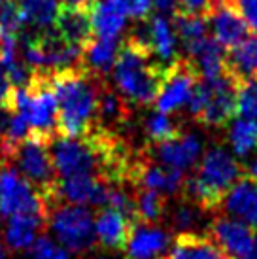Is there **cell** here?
I'll list each match as a JSON object with an SVG mask.
<instances>
[{"instance_id":"cell-27","label":"cell","mask_w":257,"mask_h":259,"mask_svg":"<svg viewBox=\"0 0 257 259\" xmlns=\"http://www.w3.org/2000/svg\"><path fill=\"white\" fill-rule=\"evenodd\" d=\"M23 17V29L48 30L55 27V17L59 12L57 0H19Z\"/></svg>"},{"instance_id":"cell-35","label":"cell","mask_w":257,"mask_h":259,"mask_svg":"<svg viewBox=\"0 0 257 259\" xmlns=\"http://www.w3.org/2000/svg\"><path fill=\"white\" fill-rule=\"evenodd\" d=\"M216 2H220V0H180L176 12H182V14H197L206 17V14L212 10V6H214Z\"/></svg>"},{"instance_id":"cell-29","label":"cell","mask_w":257,"mask_h":259,"mask_svg":"<svg viewBox=\"0 0 257 259\" xmlns=\"http://www.w3.org/2000/svg\"><path fill=\"white\" fill-rule=\"evenodd\" d=\"M229 144L236 155H248L253 148H257V121L240 117L229 129Z\"/></svg>"},{"instance_id":"cell-13","label":"cell","mask_w":257,"mask_h":259,"mask_svg":"<svg viewBox=\"0 0 257 259\" xmlns=\"http://www.w3.org/2000/svg\"><path fill=\"white\" fill-rule=\"evenodd\" d=\"M170 244L172 237L161 223H136L123 250V259H166Z\"/></svg>"},{"instance_id":"cell-8","label":"cell","mask_w":257,"mask_h":259,"mask_svg":"<svg viewBox=\"0 0 257 259\" xmlns=\"http://www.w3.org/2000/svg\"><path fill=\"white\" fill-rule=\"evenodd\" d=\"M50 206L44 195L6 157L0 161V222L15 214H44Z\"/></svg>"},{"instance_id":"cell-11","label":"cell","mask_w":257,"mask_h":259,"mask_svg":"<svg viewBox=\"0 0 257 259\" xmlns=\"http://www.w3.org/2000/svg\"><path fill=\"white\" fill-rule=\"evenodd\" d=\"M108 184L104 178L95 174H76L57 178L53 187V202H68L79 206H104L108 197Z\"/></svg>"},{"instance_id":"cell-14","label":"cell","mask_w":257,"mask_h":259,"mask_svg":"<svg viewBox=\"0 0 257 259\" xmlns=\"http://www.w3.org/2000/svg\"><path fill=\"white\" fill-rule=\"evenodd\" d=\"M136 222L112 206H99L95 212L97 246L108 252H123Z\"/></svg>"},{"instance_id":"cell-41","label":"cell","mask_w":257,"mask_h":259,"mask_svg":"<svg viewBox=\"0 0 257 259\" xmlns=\"http://www.w3.org/2000/svg\"><path fill=\"white\" fill-rule=\"evenodd\" d=\"M246 223H248V225H251L253 229H257V204H255V208L251 210L250 214L246 216Z\"/></svg>"},{"instance_id":"cell-22","label":"cell","mask_w":257,"mask_h":259,"mask_svg":"<svg viewBox=\"0 0 257 259\" xmlns=\"http://www.w3.org/2000/svg\"><path fill=\"white\" fill-rule=\"evenodd\" d=\"M119 51L117 38L110 36H95L83 46V66L99 76H106L115 65Z\"/></svg>"},{"instance_id":"cell-42","label":"cell","mask_w":257,"mask_h":259,"mask_svg":"<svg viewBox=\"0 0 257 259\" xmlns=\"http://www.w3.org/2000/svg\"><path fill=\"white\" fill-rule=\"evenodd\" d=\"M0 259H12V253H10V250L6 248L2 237H0Z\"/></svg>"},{"instance_id":"cell-30","label":"cell","mask_w":257,"mask_h":259,"mask_svg":"<svg viewBox=\"0 0 257 259\" xmlns=\"http://www.w3.org/2000/svg\"><path fill=\"white\" fill-rule=\"evenodd\" d=\"M25 259H74V257H72V252H68L66 248L55 244V240L48 233H42L34 240V244L25 252Z\"/></svg>"},{"instance_id":"cell-25","label":"cell","mask_w":257,"mask_h":259,"mask_svg":"<svg viewBox=\"0 0 257 259\" xmlns=\"http://www.w3.org/2000/svg\"><path fill=\"white\" fill-rule=\"evenodd\" d=\"M133 201H135V214L138 223H161L166 208H168V197L159 193L155 189L135 186L131 187Z\"/></svg>"},{"instance_id":"cell-15","label":"cell","mask_w":257,"mask_h":259,"mask_svg":"<svg viewBox=\"0 0 257 259\" xmlns=\"http://www.w3.org/2000/svg\"><path fill=\"white\" fill-rule=\"evenodd\" d=\"M42 233H50L44 214H15L0 222V237L10 253H25Z\"/></svg>"},{"instance_id":"cell-44","label":"cell","mask_w":257,"mask_h":259,"mask_svg":"<svg viewBox=\"0 0 257 259\" xmlns=\"http://www.w3.org/2000/svg\"><path fill=\"white\" fill-rule=\"evenodd\" d=\"M0 161H2V153H0Z\"/></svg>"},{"instance_id":"cell-3","label":"cell","mask_w":257,"mask_h":259,"mask_svg":"<svg viewBox=\"0 0 257 259\" xmlns=\"http://www.w3.org/2000/svg\"><path fill=\"white\" fill-rule=\"evenodd\" d=\"M246 174L242 166L227 150L214 146L197 161V168L186 178L178 199L195 204L204 214H220L231 187Z\"/></svg>"},{"instance_id":"cell-9","label":"cell","mask_w":257,"mask_h":259,"mask_svg":"<svg viewBox=\"0 0 257 259\" xmlns=\"http://www.w3.org/2000/svg\"><path fill=\"white\" fill-rule=\"evenodd\" d=\"M199 78V72L195 70L191 61L187 57H178L166 66L161 91L153 102L155 110L163 114H172L182 106H187Z\"/></svg>"},{"instance_id":"cell-37","label":"cell","mask_w":257,"mask_h":259,"mask_svg":"<svg viewBox=\"0 0 257 259\" xmlns=\"http://www.w3.org/2000/svg\"><path fill=\"white\" fill-rule=\"evenodd\" d=\"M12 83H10V78H8V72L2 61H0V108L6 106L8 99H10V93H12Z\"/></svg>"},{"instance_id":"cell-34","label":"cell","mask_w":257,"mask_h":259,"mask_svg":"<svg viewBox=\"0 0 257 259\" xmlns=\"http://www.w3.org/2000/svg\"><path fill=\"white\" fill-rule=\"evenodd\" d=\"M225 2L235 8L246 19L248 27H251V30L257 32V0H225Z\"/></svg>"},{"instance_id":"cell-36","label":"cell","mask_w":257,"mask_h":259,"mask_svg":"<svg viewBox=\"0 0 257 259\" xmlns=\"http://www.w3.org/2000/svg\"><path fill=\"white\" fill-rule=\"evenodd\" d=\"M123 4H125L128 17L138 19V21L148 19L151 12V0H123Z\"/></svg>"},{"instance_id":"cell-28","label":"cell","mask_w":257,"mask_h":259,"mask_svg":"<svg viewBox=\"0 0 257 259\" xmlns=\"http://www.w3.org/2000/svg\"><path fill=\"white\" fill-rule=\"evenodd\" d=\"M182 131H184V127L163 112H155V114L148 115L144 121V135H146L148 144H161L164 140L178 137Z\"/></svg>"},{"instance_id":"cell-19","label":"cell","mask_w":257,"mask_h":259,"mask_svg":"<svg viewBox=\"0 0 257 259\" xmlns=\"http://www.w3.org/2000/svg\"><path fill=\"white\" fill-rule=\"evenodd\" d=\"M55 30L68 44L83 48L93 38V23H91L89 8H70L59 4Z\"/></svg>"},{"instance_id":"cell-26","label":"cell","mask_w":257,"mask_h":259,"mask_svg":"<svg viewBox=\"0 0 257 259\" xmlns=\"http://www.w3.org/2000/svg\"><path fill=\"white\" fill-rule=\"evenodd\" d=\"M189 61L200 78H218L225 74V48L214 38H208L199 50L193 53Z\"/></svg>"},{"instance_id":"cell-4","label":"cell","mask_w":257,"mask_h":259,"mask_svg":"<svg viewBox=\"0 0 257 259\" xmlns=\"http://www.w3.org/2000/svg\"><path fill=\"white\" fill-rule=\"evenodd\" d=\"M21 36V57L32 72L53 74L83 65V48L68 44L55 29L32 30Z\"/></svg>"},{"instance_id":"cell-12","label":"cell","mask_w":257,"mask_h":259,"mask_svg":"<svg viewBox=\"0 0 257 259\" xmlns=\"http://www.w3.org/2000/svg\"><path fill=\"white\" fill-rule=\"evenodd\" d=\"M142 151L148 157L155 159L163 165L187 170L193 165H197V161L200 159L202 144L195 135L182 131L178 137L164 140L161 144H146Z\"/></svg>"},{"instance_id":"cell-20","label":"cell","mask_w":257,"mask_h":259,"mask_svg":"<svg viewBox=\"0 0 257 259\" xmlns=\"http://www.w3.org/2000/svg\"><path fill=\"white\" fill-rule=\"evenodd\" d=\"M138 36L150 46L153 55H157L164 66H168L180 57L176 53V30L172 29L168 19L163 15L151 17L146 25V30L138 32Z\"/></svg>"},{"instance_id":"cell-39","label":"cell","mask_w":257,"mask_h":259,"mask_svg":"<svg viewBox=\"0 0 257 259\" xmlns=\"http://www.w3.org/2000/svg\"><path fill=\"white\" fill-rule=\"evenodd\" d=\"M93 0H61V6L70 8H91Z\"/></svg>"},{"instance_id":"cell-18","label":"cell","mask_w":257,"mask_h":259,"mask_svg":"<svg viewBox=\"0 0 257 259\" xmlns=\"http://www.w3.org/2000/svg\"><path fill=\"white\" fill-rule=\"evenodd\" d=\"M166 259H235L206 235L176 233Z\"/></svg>"},{"instance_id":"cell-7","label":"cell","mask_w":257,"mask_h":259,"mask_svg":"<svg viewBox=\"0 0 257 259\" xmlns=\"http://www.w3.org/2000/svg\"><path fill=\"white\" fill-rule=\"evenodd\" d=\"M48 231L72 253L79 255L99 248L95 235V212L87 206L55 202L48 212Z\"/></svg>"},{"instance_id":"cell-38","label":"cell","mask_w":257,"mask_h":259,"mask_svg":"<svg viewBox=\"0 0 257 259\" xmlns=\"http://www.w3.org/2000/svg\"><path fill=\"white\" fill-rule=\"evenodd\" d=\"M180 0H151V4L157 8L161 14H174L178 10Z\"/></svg>"},{"instance_id":"cell-5","label":"cell","mask_w":257,"mask_h":259,"mask_svg":"<svg viewBox=\"0 0 257 259\" xmlns=\"http://www.w3.org/2000/svg\"><path fill=\"white\" fill-rule=\"evenodd\" d=\"M189 115L208 129L225 127L236 115V83L231 76L199 78L187 102Z\"/></svg>"},{"instance_id":"cell-40","label":"cell","mask_w":257,"mask_h":259,"mask_svg":"<svg viewBox=\"0 0 257 259\" xmlns=\"http://www.w3.org/2000/svg\"><path fill=\"white\" fill-rule=\"evenodd\" d=\"M76 259H108L104 253H99L95 252V250H91V252H85V253H79Z\"/></svg>"},{"instance_id":"cell-32","label":"cell","mask_w":257,"mask_h":259,"mask_svg":"<svg viewBox=\"0 0 257 259\" xmlns=\"http://www.w3.org/2000/svg\"><path fill=\"white\" fill-rule=\"evenodd\" d=\"M236 114L257 121V79L236 85Z\"/></svg>"},{"instance_id":"cell-21","label":"cell","mask_w":257,"mask_h":259,"mask_svg":"<svg viewBox=\"0 0 257 259\" xmlns=\"http://www.w3.org/2000/svg\"><path fill=\"white\" fill-rule=\"evenodd\" d=\"M95 36L117 38L127 25V10L123 0H93L89 8Z\"/></svg>"},{"instance_id":"cell-17","label":"cell","mask_w":257,"mask_h":259,"mask_svg":"<svg viewBox=\"0 0 257 259\" xmlns=\"http://www.w3.org/2000/svg\"><path fill=\"white\" fill-rule=\"evenodd\" d=\"M225 74L236 85L257 79V32L229 48V53L225 51Z\"/></svg>"},{"instance_id":"cell-43","label":"cell","mask_w":257,"mask_h":259,"mask_svg":"<svg viewBox=\"0 0 257 259\" xmlns=\"http://www.w3.org/2000/svg\"><path fill=\"white\" fill-rule=\"evenodd\" d=\"M246 174H250L253 180H257V159L253 161V163H251L250 168H246Z\"/></svg>"},{"instance_id":"cell-1","label":"cell","mask_w":257,"mask_h":259,"mask_svg":"<svg viewBox=\"0 0 257 259\" xmlns=\"http://www.w3.org/2000/svg\"><path fill=\"white\" fill-rule=\"evenodd\" d=\"M106 76L87 66H74L51 74V87L57 99V135L85 137L99 127V99Z\"/></svg>"},{"instance_id":"cell-31","label":"cell","mask_w":257,"mask_h":259,"mask_svg":"<svg viewBox=\"0 0 257 259\" xmlns=\"http://www.w3.org/2000/svg\"><path fill=\"white\" fill-rule=\"evenodd\" d=\"M19 32H23L19 0H0V34L19 36Z\"/></svg>"},{"instance_id":"cell-2","label":"cell","mask_w":257,"mask_h":259,"mask_svg":"<svg viewBox=\"0 0 257 259\" xmlns=\"http://www.w3.org/2000/svg\"><path fill=\"white\" fill-rule=\"evenodd\" d=\"M117 93L135 106H151L163 85L166 66L153 59V51L138 34H131L119 46L114 65Z\"/></svg>"},{"instance_id":"cell-24","label":"cell","mask_w":257,"mask_h":259,"mask_svg":"<svg viewBox=\"0 0 257 259\" xmlns=\"http://www.w3.org/2000/svg\"><path fill=\"white\" fill-rule=\"evenodd\" d=\"M174 30L182 42V48L186 51L187 59L208 40L206 17L204 15L176 12L174 14Z\"/></svg>"},{"instance_id":"cell-33","label":"cell","mask_w":257,"mask_h":259,"mask_svg":"<svg viewBox=\"0 0 257 259\" xmlns=\"http://www.w3.org/2000/svg\"><path fill=\"white\" fill-rule=\"evenodd\" d=\"M200 214H204V212L199 210L195 204H191V202L180 199V204L172 210V214H170L172 229L176 231V233H191L189 229H193V227L197 225Z\"/></svg>"},{"instance_id":"cell-16","label":"cell","mask_w":257,"mask_h":259,"mask_svg":"<svg viewBox=\"0 0 257 259\" xmlns=\"http://www.w3.org/2000/svg\"><path fill=\"white\" fill-rule=\"evenodd\" d=\"M206 21L214 30V40L222 44L225 50L233 48L235 44L248 36V30H250L246 19L225 0L216 2L206 14Z\"/></svg>"},{"instance_id":"cell-6","label":"cell","mask_w":257,"mask_h":259,"mask_svg":"<svg viewBox=\"0 0 257 259\" xmlns=\"http://www.w3.org/2000/svg\"><path fill=\"white\" fill-rule=\"evenodd\" d=\"M50 142L51 138L30 133L29 137L21 140L19 144H15L6 155H2L44 195L48 206H51L53 202V187L57 182V172L50 153Z\"/></svg>"},{"instance_id":"cell-23","label":"cell","mask_w":257,"mask_h":259,"mask_svg":"<svg viewBox=\"0 0 257 259\" xmlns=\"http://www.w3.org/2000/svg\"><path fill=\"white\" fill-rule=\"evenodd\" d=\"M257 204V180L250 174H244L235 186L231 187L225 201H223L222 212H227L231 218H242L250 214Z\"/></svg>"},{"instance_id":"cell-10","label":"cell","mask_w":257,"mask_h":259,"mask_svg":"<svg viewBox=\"0 0 257 259\" xmlns=\"http://www.w3.org/2000/svg\"><path fill=\"white\" fill-rule=\"evenodd\" d=\"M206 237L212 238L231 257L251 259L255 250L257 231L246 222L216 214V218L208 225Z\"/></svg>"}]
</instances>
